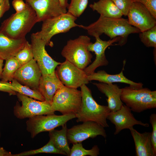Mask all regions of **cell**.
I'll list each match as a JSON object with an SVG mask.
<instances>
[{"label": "cell", "instance_id": "6da1fadb", "mask_svg": "<svg viewBox=\"0 0 156 156\" xmlns=\"http://www.w3.org/2000/svg\"><path fill=\"white\" fill-rule=\"evenodd\" d=\"M80 27L86 30L89 35L94 37L100 36L104 34L110 39L119 37L120 40L115 45L121 46L127 43L129 34L141 32L139 29L129 24L128 19L122 17L107 18L101 16L94 23L87 26L81 25Z\"/></svg>", "mask_w": 156, "mask_h": 156}, {"label": "cell", "instance_id": "7a4b0ae2", "mask_svg": "<svg viewBox=\"0 0 156 156\" xmlns=\"http://www.w3.org/2000/svg\"><path fill=\"white\" fill-rule=\"evenodd\" d=\"M26 3V6L23 11L12 14L1 23L0 31L11 38L19 39L25 38L37 23L35 11Z\"/></svg>", "mask_w": 156, "mask_h": 156}, {"label": "cell", "instance_id": "3957f363", "mask_svg": "<svg viewBox=\"0 0 156 156\" xmlns=\"http://www.w3.org/2000/svg\"><path fill=\"white\" fill-rule=\"evenodd\" d=\"M80 88L82 103L79 111L75 114L76 121H93L104 128L109 127L107 119L110 111L108 106L98 104L93 99L91 91L86 84L83 85Z\"/></svg>", "mask_w": 156, "mask_h": 156}, {"label": "cell", "instance_id": "277c9868", "mask_svg": "<svg viewBox=\"0 0 156 156\" xmlns=\"http://www.w3.org/2000/svg\"><path fill=\"white\" fill-rule=\"evenodd\" d=\"M121 99L131 111L140 113L156 108V91L147 88L135 89L130 86L121 88Z\"/></svg>", "mask_w": 156, "mask_h": 156}, {"label": "cell", "instance_id": "5b68a950", "mask_svg": "<svg viewBox=\"0 0 156 156\" xmlns=\"http://www.w3.org/2000/svg\"><path fill=\"white\" fill-rule=\"evenodd\" d=\"M91 42L90 38L85 35L70 40L63 49L61 55L66 60L84 70L91 62L92 58V55L87 48Z\"/></svg>", "mask_w": 156, "mask_h": 156}, {"label": "cell", "instance_id": "8992f818", "mask_svg": "<svg viewBox=\"0 0 156 156\" xmlns=\"http://www.w3.org/2000/svg\"><path fill=\"white\" fill-rule=\"evenodd\" d=\"M77 18L67 12L56 17L43 21L41 30L35 33L38 37L45 42L46 46H53L51 38L54 35L68 31L71 28L80 27L81 25L75 23Z\"/></svg>", "mask_w": 156, "mask_h": 156}, {"label": "cell", "instance_id": "52a82bcc", "mask_svg": "<svg viewBox=\"0 0 156 156\" xmlns=\"http://www.w3.org/2000/svg\"><path fill=\"white\" fill-rule=\"evenodd\" d=\"M81 103V91L64 85L55 93L51 105L54 112L59 111L62 114H75L79 111Z\"/></svg>", "mask_w": 156, "mask_h": 156}, {"label": "cell", "instance_id": "ba28073f", "mask_svg": "<svg viewBox=\"0 0 156 156\" xmlns=\"http://www.w3.org/2000/svg\"><path fill=\"white\" fill-rule=\"evenodd\" d=\"M75 118V115L74 114L36 116L29 118L26 121L27 130L33 138L41 132H49L59 126H62L68 121Z\"/></svg>", "mask_w": 156, "mask_h": 156}, {"label": "cell", "instance_id": "9c48e42d", "mask_svg": "<svg viewBox=\"0 0 156 156\" xmlns=\"http://www.w3.org/2000/svg\"><path fill=\"white\" fill-rule=\"evenodd\" d=\"M22 105L17 102L14 108V114L17 118L23 119L36 116L54 114L51 104L46 101H37L28 96L16 94Z\"/></svg>", "mask_w": 156, "mask_h": 156}, {"label": "cell", "instance_id": "30bf717a", "mask_svg": "<svg viewBox=\"0 0 156 156\" xmlns=\"http://www.w3.org/2000/svg\"><path fill=\"white\" fill-rule=\"evenodd\" d=\"M55 72L60 80L65 86L77 89L89 81L83 70L65 60L58 66Z\"/></svg>", "mask_w": 156, "mask_h": 156}, {"label": "cell", "instance_id": "8fae6325", "mask_svg": "<svg viewBox=\"0 0 156 156\" xmlns=\"http://www.w3.org/2000/svg\"><path fill=\"white\" fill-rule=\"evenodd\" d=\"M34 59L36 61L42 75L53 73L55 69L61 63L54 60L45 49L46 44L41 39L33 33L31 36Z\"/></svg>", "mask_w": 156, "mask_h": 156}, {"label": "cell", "instance_id": "7c38bea8", "mask_svg": "<svg viewBox=\"0 0 156 156\" xmlns=\"http://www.w3.org/2000/svg\"><path fill=\"white\" fill-rule=\"evenodd\" d=\"M103 127L91 121L83 122L68 129L67 137L68 142L73 144L81 142L90 138H94L101 135L106 138L107 135Z\"/></svg>", "mask_w": 156, "mask_h": 156}, {"label": "cell", "instance_id": "4fadbf2b", "mask_svg": "<svg viewBox=\"0 0 156 156\" xmlns=\"http://www.w3.org/2000/svg\"><path fill=\"white\" fill-rule=\"evenodd\" d=\"M35 11L37 22L43 21L67 12L58 0H25Z\"/></svg>", "mask_w": 156, "mask_h": 156}, {"label": "cell", "instance_id": "5bb4252c", "mask_svg": "<svg viewBox=\"0 0 156 156\" xmlns=\"http://www.w3.org/2000/svg\"><path fill=\"white\" fill-rule=\"evenodd\" d=\"M127 16L128 21L131 25L142 32L156 25V19L143 4L133 2Z\"/></svg>", "mask_w": 156, "mask_h": 156}, {"label": "cell", "instance_id": "9a60e30c", "mask_svg": "<svg viewBox=\"0 0 156 156\" xmlns=\"http://www.w3.org/2000/svg\"><path fill=\"white\" fill-rule=\"evenodd\" d=\"M107 119L115 125V135L118 134L124 129H129L135 125H140L145 127L149 126L148 124L137 120L132 113L130 108L123 104L119 109L110 112Z\"/></svg>", "mask_w": 156, "mask_h": 156}, {"label": "cell", "instance_id": "2e32d148", "mask_svg": "<svg viewBox=\"0 0 156 156\" xmlns=\"http://www.w3.org/2000/svg\"><path fill=\"white\" fill-rule=\"evenodd\" d=\"M94 37L96 39L95 42H91L87 47L90 51L94 52L96 55L95 59L94 62L83 70L87 75L95 72L97 68L108 64L109 62L105 54V50L108 47L113 45V44L114 43L118 42L120 40V38L116 37L105 41L101 39L99 36H96Z\"/></svg>", "mask_w": 156, "mask_h": 156}, {"label": "cell", "instance_id": "e0dca14e", "mask_svg": "<svg viewBox=\"0 0 156 156\" xmlns=\"http://www.w3.org/2000/svg\"><path fill=\"white\" fill-rule=\"evenodd\" d=\"M42 76L40 70L33 58L18 69L15 73L14 79L33 89L38 90Z\"/></svg>", "mask_w": 156, "mask_h": 156}, {"label": "cell", "instance_id": "ac0fdd59", "mask_svg": "<svg viewBox=\"0 0 156 156\" xmlns=\"http://www.w3.org/2000/svg\"><path fill=\"white\" fill-rule=\"evenodd\" d=\"M99 90L107 98L106 101L110 112H114L119 109L123 105L121 99L122 89L116 84L100 82L94 83Z\"/></svg>", "mask_w": 156, "mask_h": 156}, {"label": "cell", "instance_id": "d6986e66", "mask_svg": "<svg viewBox=\"0 0 156 156\" xmlns=\"http://www.w3.org/2000/svg\"><path fill=\"white\" fill-rule=\"evenodd\" d=\"M64 86L55 72L52 74L42 76L38 90L45 101L51 104L55 93Z\"/></svg>", "mask_w": 156, "mask_h": 156}, {"label": "cell", "instance_id": "ffe728a7", "mask_svg": "<svg viewBox=\"0 0 156 156\" xmlns=\"http://www.w3.org/2000/svg\"><path fill=\"white\" fill-rule=\"evenodd\" d=\"M124 66L121 72L119 74L114 75L109 74L104 70H101L97 72L87 75L89 81L96 80L100 82L107 83H123L130 85V86L135 89L142 88L143 84L142 83H136L129 79L124 75L123 71Z\"/></svg>", "mask_w": 156, "mask_h": 156}, {"label": "cell", "instance_id": "44dd1931", "mask_svg": "<svg viewBox=\"0 0 156 156\" xmlns=\"http://www.w3.org/2000/svg\"><path fill=\"white\" fill-rule=\"evenodd\" d=\"M135 145L136 156H155L151 140V132L141 133L133 127L129 129Z\"/></svg>", "mask_w": 156, "mask_h": 156}, {"label": "cell", "instance_id": "7402d4cb", "mask_svg": "<svg viewBox=\"0 0 156 156\" xmlns=\"http://www.w3.org/2000/svg\"><path fill=\"white\" fill-rule=\"evenodd\" d=\"M27 41L25 38H11L0 31V58L6 60L15 57L23 48Z\"/></svg>", "mask_w": 156, "mask_h": 156}, {"label": "cell", "instance_id": "603a6c76", "mask_svg": "<svg viewBox=\"0 0 156 156\" xmlns=\"http://www.w3.org/2000/svg\"><path fill=\"white\" fill-rule=\"evenodd\" d=\"M94 11H96L101 16L110 18H118L123 15L112 0H99L89 5Z\"/></svg>", "mask_w": 156, "mask_h": 156}, {"label": "cell", "instance_id": "cb8c5ba5", "mask_svg": "<svg viewBox=\"0 0 156 156\" xmlns=\"http://www.w3.org/2000/svg\"><path fill=\"white\" fill-rule=\"evenodd\" d=\"M67 128L66 124L62 126L60 130L54 129L49 131L50 139L53 142L55 147L65 153L69 156L70 149L67 137Z\"/></svg>", "mask_w": 156, "mask_h": 156}, {"label": "cell", "instance_id": "d4e9b609", "mask_svg": "<svg viewBox=\"0 0 156 156\" xmlns=\"http://www.w3.org/2000/svg\"><path fill=\"white\" fill-rule=\"evenodd\" d=\"M8 84L11 88L16 92L38 101H45L39 90L33 89L26 86L22 85L14 79L12 81V83H8Z\"/></svg>", "mask_w": 156, "mask_h": 156}, {"label": "cell", "instance_id": "484cf974", "mask_svg": "<svg viewBox=\"0 0 156 156\" xmlns=\"http://www.w3.org/2000/svg\"><path fill=\"white\" fill-rule=\"evenodd\" d=\"M5 60L1 79L2 81L8 82L14 79L15 72L21 65L15 57L10 58Z\"/></svg>", "mask_w": 156, "mask_h": 156}, {"label": "cell", "instance_id": "4316f807", "mask_svg": "<svg viewBox=\"0 0 156 156\" xmlns=\"http://www.w3.org/2000/svg\"><path fill=\"white\" fill-rule=\"evenodd\" d=\"M44 153L60 154L67 155L65 153L56 148L52 141L49 140L48 142L42 147L35 150L24 151L18 154H12V156H27Z\"/></svg>", "mask_w": 156, "mask_h": 156}, {"label": "cell", "instance_id": "83f0119b", "mask_svg": "<svg viewBox=\"0 0 156 156\" xmlns=\"http://www.w3.org/2000/svg\"><path fill=\"white\" fill-rule=\"evenodd\" d=\"M99 149L97 145L94 146L90 150H86L83 146L81 142L73 144L69 156H97L99 154Z\"/></svg>", "mask_w": 156, "mask_h": 156}, {"label": "cell", "instance_id": "f1b7e54d", "mask_svg": "<svg viewBox=\"0 0 156 156\" xmlns=\"http://www.w3.org/2000/svg\"><path fill=\"white\" fill-rule=\"evenodd\" d=\"M139 34L141 41L145 46L156 48V25Z\"/></svg>", "mask_w": 156, "mask_h": 156}, {"label": "cell", "instance_id": "f546056e", "mask_svg": "<svg viewBox=\"0 0 156 156\" xmlns=\"http://www.w3.org/2000/svg\"><path fill=\"white\" fill-rule=\"evenodd\" d=\"M88 0H71L67 12L76 18L79 17L86 8Z\"/></svg>", "mask_w": 156, "mask_h": 156}, {"label": "cell", "instance_id": "4dcf8cb0", "mask_svg": "<svg viewBox=\"0 0 156 156\" xmlns=\"http://www.w3.org/2000/svg\"><path fill=\"white\" fill-rule=\"evenodd\" d=\"M15 57L21 65L29 62L34 58L31 44L27 41L23 48Z\"/></svg>", "mask_w": 156, "mask_h": 156}, {"label": "cell", "instance_id": "1f68e13d", "mask_svg": "<svg viewBox=\"0 0 156 156\" xmlns=\"http://www.w3.org/2000/svg\"><path fill=\"white\" fill-rule=\"evenodd\" d=\"M123 15L127 16L128 12L133 2L132 0H112Z\"/></svg>", "mask_w": 156, "mask_h": 156}, {"label": "cell", "instance_id": "d6a6232c", "mask_svg": "<svg viewBox=\"0 0 156 156\" xmlns=\"http://www.w3.org/2000/svg\"><path fill=\"white\" fill-rule=\"evenodd\" d=\"M149 122L151 125L152 131L151 132V140L154 153L156 155V114H152L150 116Z\"/></svg>", "mask_w": 156, "mask_h": 156}, {"label": "cell", "instance_id": "836d02e7", "mask_svg": "<svg viewBox=\"0 0 156 156\" xmlns=\"http://www.w3.org/2000/svg\"><path fill=\"white\" fill-rule=\"evenodd\" d=\"M133 2L140 3L144 5L151 15L156 19V0H132Z\"/></svg>", "mask_w": 156, "mask_h": 156}, {"label": "cell", "instance_id": "e575fe53", "mask_svg": "<svg viewBox=\"0 0 156 156\" xmlns=\"http://www.w3.org/2000/svg\"><path fill=\"white\" fill-rule=\"evenodd\" d=\"M12 4L17 13L23 11L26 8L27 5L26 3H25L23 0H13Z\"/></svg>", "mask_w": 156, "mask_h": 156}, {"label": "cell", "instance_id": "d590c367", "mask_svg": "<svg viewBox=\"0 0 156 156\" xmlns=\"http://www.w3.org/2000/svg\"><path fill=\"white\" fill-rule=\"evenodd\" d=\"M0 91L7 92L10 95H14L16 93L10 86L8 82L0 81Z\"/></svg>", "mask_w": 156, "mask_h": 156}, {"label": "cell", "instance_id": "8d00e7d4", "mask_svg": "<svg viewBox=\"0 0 156 156\" xmlns=\"http://www.w3.org/2000/svg\"><path fill=\"white\" fill-rule=\"evenodd\" d=\"M9 0H3L0 3V19L10 8Z\"/></svg>", "mask_w": 156, "mask_h": 156}, {"label": "cell", "instance_id": "74e56055", "mask_svg": "<svg viewBox=\"0 0 156 156\" xmlns=\"http://www.w3.org/2000/svg\"><path fill=\"white\" fill-rule=\"evenodd\" d=\"M1 133L0 132V138ZM11 152L7 151L2 147L0 146V156H12Z\"/></svg>", "mask_w": 156, "mask_h": 156}, {"label": "cell", "instance_id": "f35d334b", "mask_svg": "<svg viewBox=\"0 0 156 156\" xmlns=\"http://www.w3.org/2000/svg\"><path fill=\"white\" fill-rule=\"evenodd\" d=\"M62 6L64 8H68L69 4L68 2V0H58Z\"/></svg>", "mask_w": 156, "mask_h": 156}, {"label": "cell", "instance_id": "ab89813d", "mask_svg": "<svg viewBox=\"0 0 156 156\" xmlns=\"http://www.w3.org/2000/svg\"><path fill=\"white\" fill-rule=\"evenodd\" d=\"M3 60L0 58V79L1 78L3 72Z\"/></svg>", "mask_w": 156, "mask_h": 156}, {"label": "cell", "instance_id": "60d3db41", "mask_svg": "<svg viewBox=\"0 0 156 156\" xmlns=\"http://www.w3.org/2000/svg\"><path fill=\"white\" fill-rule=\"evenodd\" d=\"M3 0H0V3H1Z\"/></svg>", "mask_w": 156, "mask_h": 156}]
</instances>
